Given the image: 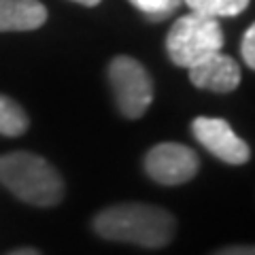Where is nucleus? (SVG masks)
I'll list each match as a JSON object with an SVG mask.
<instances>
[{
    "mask_svg": "<svg viewBox=\"0 0 255 255\" xmlns=\"http://www.w3.org/2000/svg\"><path fill=\"white\" fill-rule=\"evenodd\" d=\"M94 230L107 241L162 249L174 238L177 221L166 209L142 202L109 206L96 215Z\"/></svg>",
    "mask_w": 255,
    "mask_h": 255,
    "instance_id": "1",
    "label": "nucleus"
},
{
    "mask_svg": "<svg viewBox=\"0 0 255 255\" xmlns=\"http://www.w3.org/2000/svg\"><path fill=\"white\" fill-rule=\"evenodd\" d=\"M0 183L34 206H55L64 196L60 172L45 157L30 151H13L0 155Z\"/></svg>",
    "mask_w": 255,
    "mask_h": 255,
    "instance_id": "2",
    "label": "nucleus"
},
{
    "mask_svg": "<svg viewBox=\"0 0 255 255\" xmlns=\"http://www.w3.org/2000/svg\"><path fill=\"white\" fill-rule=\"evenodd\" d=\"M223 30L215 17H206L200 13H187L172 23L166 36V51L172 64L181 68H189L206 55L221 51Z\"/></svg>",
    "mask_w": 255,
    "mask_h": 255,
    "instance_id": "3",
    "label": "nucleus"
},
{
    "mask_svg": "<svg viewBox=\"0 0 255 255\" xmlns=\"http://www.w3.org/2000/svg\"><path fill=\"white\" fill-rule=\"evenodd\" d=\"M109 81L117 107L128 119H138L153 102V81L147 68L130 55H117L109 64Z\"/></svg>",
    "mask_w": 255,
    "mask_h": 255,
    "instance_id": "4",
    "label": "nucleus"
},
{
    "mask_svg": "<svg viewBox=\"0 0 255 255\" xmlns=\"http://www.w3.org/2000/svg\"><path fill=\"white\" fill-rule=\"evenodd\" d=\"M200 159L196 151L181 142L155 145L145 157V170L159 185H181L196 177Z\"/></svg>",
    "mask_w": 255,
    "mask_h": 255,
    "instance_id": "5",
    "label": "nucleus"
},
{
    "mask_svg": "<svg viewBox=\"0 0 255 255\" xmlns=\"http://www.w3.org/2000/svg\"><path fill=\"white\" fill-rule=\"evenodd\" d=\"M191 132H194L196 140L206 151H211L215 157H219L221 162L234 164V166L249 162V157H251L249 145L230 128L226 119L196 117L194 124H191Z\"/></svg>",
    "mask_w": 255,
    "mask_h": 255,
    "instance_id": "6",
    "label": "nucleus"
},
{
    "mask_svg": "<svg viewBox=\"0 0 255 255\" xmlns=\"http://www.w3.org/2000/svg\"><path fill=\"white\" fill-rule=\"evenodd\" d=\"M189 70V81L200 90H211L217 94L234 92L241 83V66L236 64L234 58L215 51L206 55L200 62L191 64Z\"/></svg>",
    "mask_w": 255,
    "mask_h": 255,
    "instance_id": "7",
    "label": "nucleus"
},
{
    "mask_svg": "<svg viewBox=\"0 0 255 255\" xmlns=\"http://www.w3.org/2000/svg\"><path fill=\"white\" fill-rule=\"evenodd\" d=\"M47 21V9L38 0H0V32H28Z\"/></svg>",
    "mask_w": 255,
    "mask_h": 255,
    "instance_id": "8",
    "label": "nucleus"
},
{
    "mask_svg": "<svg viewBox=\"0 0 255 255\" xmlns=\"http://www.w3.org/2000/svg\"><path fill=\"white\" fill-rule=\"evenodd\" d=\"M28 115L9 96L0 94V134L2 136H21L28 130Z\"/></svg>",
    "mask_w": 255,
    "mask_h": 255,
    "instance_id": "9",
    "label": "nucleus"
},
{
    "mask_svg": "<svg viewBox=\"0 0 255 255\" xmlns=\"http://www.w3.org/2000/svg\"><path fill=\"white\" fill-rule=\"evenodd\" d=\"M194 13L206 15V17H236L241 15L249 0H183Z\"/></svg>",
    "mask_w": 255,
    "mask_h": 255,
    "instance_id": "10",
    "label": "nucleus"
},
{
    "mask_svg": "<svg viewBox=\"0 0 255 255\" xmlns=\"http://www.w3.org/2000/svg\"><path fill=\"white\" fill-rule=\"evenodd\" d=\"M138 11H142L151 21H164L179 11L183 0H130Z\"/></svg>",
    "mask_w": 255,
    "mask_h": 255,
    "instance_id": "11",
    "label": "nucleus"
},
{
    "mask_svg": "<svg viewBox=\"0 0 255 255\" xmlns=\"http://www.w3.org/2000/svg\"><path fill=\"white\" fill-rule=\"evenodd\" d=\"M243 60L247 62V66L253 68L255 66V26H249L243 36Z\"/></svg>",
    "mask_w": 255,
    "mask_h": 255,
    "instance_id": "12",
    "label": "nucleus"
},
{
    "mask_svg": "<svg viewBox=\"0 0 255 255\" xmlns=\"http://www.w3.org/2000/svg\"><path fill=\"white\" fill-rule=\"evenodd\" d=\"M213 255H255L253 247H226V249L215 251Z\"/></svg>",
    "mask_w": 255,
    "mask_h": 255,
    "instance_id": "13",
    "label": "nucleus"
},
{
    "mask_svg": "<svg viewBox=\"0 0 255 255\" xmlns=\"http://www.w3.org/2000/svg\"><path fill=\"white\" fill-rule=\"evenodd\" d=\"M9 255H41L36 249H17V251H13V253H9Z\"/></svg>",
    "mask_w": 255,
    "mask_h": 255,
    "instance_id": "14",
    "label": "nucleus"
},
{
    "mask_svg": "<svg viewBox=\"0 0 255 255\" xmlns=\"http://www.w3.org/2000/svg\"><path fill=\"white\" fill-rule=\"evenodd\" d=\"M73 2H79V4H85V6H96L100 4L102 0H73Z\"/></svg>",
    "mask_w": 255,
    "mask_h": 255,
    "instance_id": "15",
    "label": "nucleus"
}]
</instances>
